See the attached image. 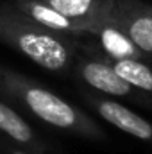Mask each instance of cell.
<instances>
[{
    "label": "cell",
    "mask_w": 152,
    "mask_h": 154,
    "mask_svg": "<svg viewBox=\"0 0 152 154\" xmlns=\"http://www.w3.org/2000/svg\"><path fill=\"white\" fill-rule=\"evenodd\" d=\"M0 99L57 131L93 142L108 140L106 131L84 109L54 93L32 77L4 65H0Z\"/></svg>",
    "instance_id": "1"
},
{
    "label": "cell",
    "mask_w": 152,
    "mask_h": 154,
    "mask_svg": "<svg viewBox=\"0 0 152 154\" xmlns=\"http://www.w3.org/2000/svg\"><path fill=\"white\" fill-rule=\"evenodd\" d=\"M0 43L57 75L72 72L81 47L79 38L59 34L39 25L18 11L9 0L0 2Z\"/></svg>",
    "instance_id": "2"
},
{
    "label": "cell",
    "mask_w": 152,
    "mask_h": 154,
    "mask_svg": "<svg viewBox=\"0 0 152 154\" xmlns=\"http://www.w3.org/2000/svg\"><path fill=\"white\" fill-rule=\"evenodd\" d=\"M74 74L79 77L82 84H86L90 90L106 95V97H116L122 100H129L145 108L152 109V97L143 93L141 90L129 84L125 79L118 75L113 66L99 54L95 47H79V54L74 63Z\"/></svg>",
    "instance_id": "3"
},
{
    "label": "cell",
    "mask_w": 152,
    "mask_h": 154,
    "mask_svg": "<svg viewBox=\"0 0 152 154\" xmlns=\"http://www.w3.org/2000/svg\"><path fill=\"white\" fill-rule=\"evenodd\" d=\"M82 99L102 120L111 124L118 131L152 145V122H149L145 116L138 115L136 111L123 106L122 102L109 99L106 95H100L93 90L82 91Z\"/></svg>",
    "instance_id": "4"
},
{
    "label": "cell",
    "mask_w": 152,
    "mask_h": 154,
    "mask_svg": "<svg viewBox=\"0 0 152 154\" xmlns=\"http://www.w3.org/2000/svg\"><path fill=\"white\" fill-rule=\"evenodd\" d=\"M113 18L131 41L152 56V5L143 0H114Z\"/></svg>",
    "instance_id": "5"
},
{
    "label": "cell",
    "mask_w": 152,
    "mask_h": 154,
    "mask_svg": "<svg viewBox=\"0 0 152 154\" xmlns=\"http://www.w3.org/2000/svg\"><path fill=\"white\" fill-rule=\"evenodd\" d=\"M90 36L100 23L113 18L114 0H45Z\"/></svg>",
    "instance_id": "6"
},
{
    "label": "cell",
    "mask_w": 152,
    "mask_h": 154,
    "mask_svg": "<svg viewBox=\"0 0 152 154\" xmlns=\"http://www.w3.org/2000/svg\"><path fill=\"white\" fill-rule=\"evenodd\" d=\"M0 136L32 154H52L38 131L23 118L22 113H18L14 106L7 104L4 99H0Z\"/></svg>",
    "instance_id": "7"
},
{
    "label": "cell",
    "mask_w": 152,
    "mask_h": 154,
    "mask_svg": "<svg viewBox=\"0 0 152 154\" xmlns=\"http://www.w3.org/2000/svg\"><path fill=\"white\" fill-rule=\"evenodd\" d=\"M90 36L97 39L99 43V52L108 57V59H143L152 61V56L140 50L131 38L116 25L114 18L100 23Z\"/></svg>",
    "instance_id": "8"
},
{
    "label": "cell",
    "mask_w": 152,
    "mask_h": 154,
    "mask_svg": "<svg viewBox=\"0 0 152 154\" xmlns=\"http://www.w3.org/2000/svg\"><path fill=\"white\" fill-rule=\"evenodd\" d=\"M9 2L18 11L27 14L31 20H34L36 23L50 29V31H54V32L74 36V38L86 36L77 23H74L72 20H68L66 16H63L59 11H56L52 5H48L45 0H9Z\"/></svg>",
    "instance_id": "9"
},
{
    "label": "cell",
    "mask_w": 152,
    "mask_h": 154,
    "mask_svg": "<svg viewBox=\"0 0 152 154\" xmlns=\"http://www.w3.org/2000/svg\"><path fill=\"white\" fill-rule=\"evenodd\" d=\"M104 59L113 66V70L122 79H125L129 84H132L134 88L141 90L143 93L152 97V61H143V59H108V57H104Z\"/></svg>",
    "instance_id": "10"
},
{
    "label": "cell",
    "mask_w": 152,
    "mask_h": 154,
    "mask_svg": "<svg viewBox=\"0 0 152 154\" xmlns=\"http://www.w3.org/2000/svg\"><path fill=\"white\" fill-rule=\"evenodd\" d=\"M0 154H32V152H29V151L18 147L16 143L9 142L7 138L0 136Z\"/></svg>",
    "instance_id": "11"
}]
</instances>
